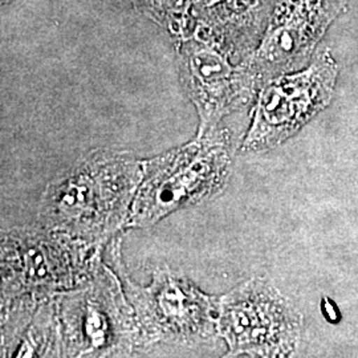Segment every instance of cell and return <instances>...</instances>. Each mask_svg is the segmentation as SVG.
<instances>
[{
	"mask_svg": "<svg viewBox=\"0 0 358 358\" xmlns=\"http://www.w3.org/2000/svg\"><path fill=\"white\" fill-rule=\"evenodd\" d=\"M138 178L136 161L97 154L52 186L44 217L60 230L100 238L122 217Z\"/></svg>",
	"mask_w": 358,
	"mask_h": 358,
	"instance_id": "1",
	"label": "cell"
},
{
	"mask_svg": "<svg viewBox=\"0 0 358 358\" xmlns=\"http://www.w3.org/2000/svg\"><path fill=\"white\" fill-rule=\"evenodd\" d=\"M227 155L217 142L199 141L157 161L138 189L129 227H143L215 190L226 174Z\"/></svg>",
	"mask_w": 358,
	"mask_h": 358,
	"instance_id": "2",
	"label": "cell"
},
{
	"mask_svg": "<svg viewBox=\"0 0 358 358\" xmlns=\"http://www.w3.org/2000/svg\"><path fill=\"white\" fill-rule=\"evenodd\" d=\"M337 68L328 55L292 76L272 81L262 92L244 149L273 146L301 128L331 99Z\"/></svg>",
	"mask_w": 358,
	"mask_h": 358,
	"instance_id": "3",
	"label": "cell"
},
{
	"mask_svg": "<svg viewBox=\"0 0 358 358\" xmlns=\"http://www.w3.org/2000/svg\"><path fill=\"white\" fill-rule=\"evenodd\" d=\"M345 6L346 0H279L259 50L245 64L250 73L266 80L304 63Z\"/></svg>",
	"mask_w": 358,
	"mask_h": 358,
	"instance_id": "4",
	"label": "cell"
},
{
	"mask_svg": "<svg viewBox=\"0 0 358 358\" xmlns=\"http://www.w3.org/2000/svg\"><path fill=\"white\" fill-rule=\"evenodd\" d=\"M219 47L189 36L179 47L182 80L201 117L199 137L215 127L222 115L238 103L241 94L254 78L247 65L232 68Z\"/></svg>",
	"mask_w": 358,
	"mask_h": 358,
	"instance_id": "5",
	"label": "cell"
},
{
	"mask_svg": "<svg viewBox=\"0 0 358 358\" xmlns=\"http://www.w3.org/2000/svg\"><path fill=\"white\" fill-rule=\"evenodd\" d=\"M217 328L234 352L269 353L291 343L294 317L263 284H248L226 296L220 303Z\"/></svg>",
	"mask_w": 358,
	"mask_h": 358,
	"instance_id": "6",
	"label": "cell"
},
{
	"mask_svg": "<svg viewBox=\"0 0 358 358\" xmlns=\"http://www.w3.org/2000/svg\"><path fill=\"white\" fill-rule=\"evenodd\" d=\"M145 327L155 334L177 338L207 336L213 329L214 303L187 280L157 272L148 288L124 279Z\"/></svg>",
	"mask_w": 358,
	"mask_h": 358,
	"instance_id": "7",
	"label": "cell"
},
{
	"mask_svg": "<svg viewBox=\"0 0 358 358\" xmlns=\"http://www.w3.org/2000/svg\"><path fill=\"white\" fill-rule=\"evenodd\" d=\"M8 248L7 264L13 266L17 280L27 288H50L71 284V259L60 257L55 242L44 239H17Z\"/></svg>",
	"mask_w": 358,
	"mask_h": 358,
	"instance_id": "8",
	"label": "cell"
},
{
	"mask_svg": "<svg viewBox=\"0 0 358 358\" xmlns=\"http://www.w3.org/2000/svg\"><path fill=\"white\" fill-rule=\"evenodd\" d=\"M99 291H92L85 294L84 309L85 313L81 321V336L76 350L81 353H93L113 350V348L120 345L118 340L122 338V329L125 324L122 322L125 313L117 312L115 307L110 310V304L105 300H100Z\"/></svg>",
	"mask_w": 358,
	"mask_h": 358,
	"instance_id": "9",
	"label": "cell"
},
{
	"mask_svg": "<svg viewBox=\"0 0 358 358\" xmlns=\"http://www.w3.org/2000/svg\"><path fill=\"white\" fill-rule=\"evenodd\" d=\"M134 3L176 38L183 40L189 36L192 0H134Z\"/></svg>",
	"mask_w": 358,
	"mask_h": 358,
	"instance_id": "10",
	"label": "cell"
},
{
	"mask_svg": "<svg viewBox=\"0 0 358 358\" xmlns=\"http://www.w3.org/2000/svg\"><path fill=\"white\" fill-rule=\"evenodd\" d=\"M4 1H7V0H3V3H4Z\"/></svg>",
	"mask_w": 358,
	"mask_h": 358,
	"instance_id": "11",
	"label": "cell"
}]
</instances>
